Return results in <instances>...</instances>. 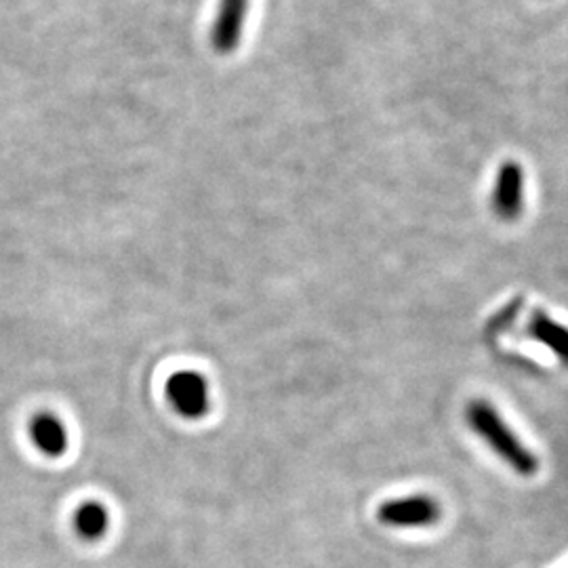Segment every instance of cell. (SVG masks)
Listing matches in <instances>:
<instances>
[{"label":"cell","mask_w":568,"mask_h":568,"mask_svg":"<svg viewBox=\"0 0 568 568\" xmlns=\"http://www.w3.org/2000/svg\"><path fill=\"white\" fill-rule=\"evenodd\" d=\"M467 426L471 427L488 447L493 448L514 471L532 476L539 469V459L528 450L509 429L495 406L487 400H474L466 408Z\"/></svg>","instance_id":"cell-1"},{"label":"cell","mask_w":568,"mask_h":568,"mask_svg":"<svg viewBox=\"0 0 568 568\" xmlns=\"http://www.w3.org/2000/svg\"><path fill=\"white\" fill-rule=\"evenodd\" d=\"M166 398L185 419H201L209 413V384L199 371H178L166 382Z\"/></svg>","instance_id":"cell-2"},{"label":"cell","mask_w":568,"mask_h":568,"mask_svg":"<svg viewBox=\"0 0 568 568\" xmlns=\"http://www.w3.org/2000/svg\"><path fill=\"white\" fill-rule=\"evenodd\" d=\"M525 169L516 161L499 166L490 204L501 222H516L525 213Z\"/></svg>","instance_id":"cell-3"},{"label":"cell","mask_w":568,"mask_h":568,"mask_svg":"<svg viewBox=\"0 0 568 568\" xmlns=\"http://www.w3.org/2000/svg\"><path fill=\"white\" fill-rule=\"evenodd\" d=\"M251 0H217L211 26V47L220 55L234 53L243 42L244 23Z\"/></svg>","instance_id":"cell-4"},{"label":"cell","mask_w":568,"mask_h":568,"mask_svg":"<svg viewBox=\"0 0 568 568\" xmlns=\"http://www.w3.org/2000/svg\"><path fill=\"white\" fill-rule=\"evenodd\" d=\"M377 518L387 527H429L436 520H440V506L427 495L392 499V501H386V504L379 506Z\"/></svg>","instance_id":"cell-5"},{"label":"cell","mask_w":568,"mask_h":568,"mask_svg":"<svg viewBox=\"0 0 568 568\" xmlns=\"http://www.w3.org/2000/svg\"><path fill=\"white\" fill-rule=\"evenodd\" d=\"M30 438L47 457H61L70 445L65 426L51 413H39L30 419Z\"/></svg>","instance_id":"cell-6"},{"label":"cell","mask_w":568,"mask_h":568,"mask_svg":"<svg viewBox=\"0 0 568 568\" xmlns=\"http://www.w3.org/2000/svg\"><path fill=\"white\" fill-rule=\"evenodd\" d=\"M528 335L546 345L549 352L556 354V358L568 366V328L560 323H556L554 318H549L544 310H537L530 321H528Z\"/></svg>","instance_id":"cell-7"},{"label":"cell","mask_w":568,"mask_h":568,"mask_svg":"<svg viewBox=\"0 0 568 568\" xmlns=\"http://www.w3.org/2000/svg\"><path fill=\"white\" fill-rule=\"evenodd\" d=\"M74 527H77V532L81 535L82 539L98 541L110 527V514L102 504L87 501L74 514Z\"/></svg>","instance_id":"cell-8"}]
</instances>
